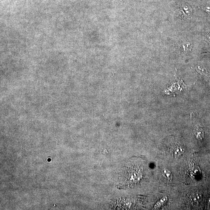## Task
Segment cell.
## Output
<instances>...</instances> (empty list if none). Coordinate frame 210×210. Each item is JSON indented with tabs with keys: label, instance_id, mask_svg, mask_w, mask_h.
I'll use <instances>...</instances> for the list:
<instances>
[{
	"label": "cell",
	"instance_id": "cell-11",
	"mask_svg": "<svg viewBox=\"0 0 210 210\" xmlns=\"http://www.w3.org/2000/svg\"><path fill=\"white\" fill-rule=\"evenodd\" d=\"M207 35H208V41H209L210 42V29H208V32H207Z\"/></svg>",
	"mask_w": 210,
	"mask_h": 210
},
{
	"label": "cell",
	"instance_id": "cell-9",
	"mask_svg": "<svg viewBox=\"0 0 210 210\" xmlns=\"http://www.w3.org/2000/svg\"><path fill=\"white\" fill-rule=\"evenodd\" d=\"M200 194H195L192 197V200L194 202H198L201 199Z\"/></svg>",
	"mask_w": 210,
	"mask_h": 210
},
{
	"label": "cell",
	"instance_id": "cell-7",
	"mask_svg": "<svg viewBox=\"0 0 210 210\" xmlns=\"http://www.w3.org/2000/svg\"><path fill=\"white\" fill-rule=\"evenodd\" d=\"M162 175L169 182H172V181L173 176L171 171L168 169L164 170L162 172Z\"/></svg>",
	"mask_w": 210,
	"mask_h": 210
},
{
	"label": "cell",
	"instance_id": "cell-2",
	"mask_svg": "<svg viewBox=\"0 0 210 210\" xmlns=\"http://www.w3.org/2000/svg\"><path fill=\"white\" fill-rule=\"evenodd\" d=\"M142 177L141 173L137 171H134L128 172L126 176V179L127 181L131 184L139 182Z\"/></svg>",
	"mask_w": 210,
	"mask_h": 210
},
{
	"label": "cell",
	"instance_id": "cell-6",
	"mask_svg": "<svg viewBox=\"0 0 210 210\" xmlns=\"http://www.w3.org/2000/svg\"><path fill=\"white\" fill-rule=\"evenodd\" d=\"M185 151V149L181 145H177L175 147L173 151V155L176 158L180 157L184 154Z\"/></svg>",
	"mask_w": 210,
	"mask_h": 210
},
{
	"label": "cell",
	"instance_id": "cell-3",
	"mask_svg": "<svg viewBox=\"0 0 210 210\" xmlns=\"http://www.w3.org/2000/svg\"><path fill=\"white\" fill-rule=\"evenodd\" d=\"M197 73L200 75L204 80L208 82L210 79V75L205 67L203 65H198L196 67Z\"/></svg>",
	"mask_w": 210,
	"mask_h": 210
},
{
	"label": "cell",
	"instance_id": "cell-8",
	"mask_svg": "<svg viewBox=\"0 0 210 210\" xmlns=\"http://www.w3.org/2000/svg\"><path fill=\"white\" fill-rule=\"evenodd\" d=\"M167 200H168V199H167V197L163 198L161 199L160 200H159V201L156 204V205H155L154 206L155 208H157L161 206L163 204L165 203V202L167 201Z\"/></svg>",
	"mask_w": 210,
	"mask_h": 210
},
{
	"label": "cell",
	"instance_id": "cell-4",
	"mask_svg": "<svg viewBox=\"0 0 210 210\" xmlns=\"http://www.w3.org/2000/svg\"><path fill=\"white\" fill-rule=\"evenodd\" d=\"M194 133L196 138L199 140H202L204 137V131L201 125L197 124L194 130Z\"/></svg>",
	"mask_w": 210,
	"mask_h": 210
},
{
	"label": "cell",
	"instance_id": "cell-10",
	"mask_svg": "<svg viewBox=\"0 0 210 210\" xmlns=\"http://www.w3.org/2000/svg\"><path fill=\"white\" fill-rule=\"evenodd\" d=\"M201 9L208 14L210 15V5H208L202 7Z\"/></svg>",
	"mask_w": 210,
	"mask_h": 210
},
{
	"label": "cell",
	"instance_id": "cell-1",
	"mask_svg": "<svg viewBox=\"0 0 210 210\" xmlns=\"http://www.w3.org/2000/svg\"><path fill=\"white\" fill-rule=\"evenodd\" d=\"M193 10L189 4L184 3L181 4L179 10V15L183 18H189L192 14Z\"/></svg>",
	"mask_w": 210,
	"mask_h": 210
},
{
	"label": "cell",
	"instance_id": "cell-5",
	"mask_svg": "<svg viewBox=\"0 0 210 210\" xmlns=\"http://www.w3.org/2000/svg\"><path fill=\"white\" fill-rule=\"evenodd\" d=\"M180 48L184 53H188L191 51L193 48L192 44L188 41H182L181 42Z\"/></svg>",
	"mask_w": 210,
	"mask_h": 210
}]
</instances>
